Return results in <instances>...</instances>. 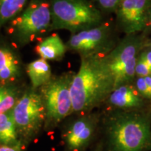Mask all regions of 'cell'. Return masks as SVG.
<instances>
[{"label":"cell","instance_id":"cell-16","mask_svg":"<svg viewBox=\"0 0 151 151\" xmlns=\"http://www.w3.org/2000/svg\"><path fill=\"white\" fill-rule=\"evenodd\" d=\"M30 0H0V29L18 16Z\"/></svg>","mask_w":151,"mask_h":151},{"label":"cell","instance_id":"cell-9","mask_svg":"<svg viewBox=\"0 0 151 151\" xmlns=\"http://www.w3.org/2000/svg\"><path fill=\"white\" fill-rule=\"evenodd\" d=\"M151 0H122L117 9L116 22L125 35L143 32Z\"/></svg>","mask_w":151,"mask_h":151},{"label":"cell","instance_id":"cell-7","mask_svg":"<svg viewBox=\"0 0 151 151\" xmlns=\"http://www.w3.org/2000/svg\"><path fill=\"white\" fill-rule=\"evenodd\" d=\"M145 43L143 35H125L109 53L105 55L106 61L114 78L115 88L131 84L136 78V64Z\"/></svg>","mask_w":151,"mask_h":151},{"label":"cell","instance_id":"cell-11","mask_svg":"<svg viewBox=\"0 0 151 151\" xmlns=\"http://www.w3.org/2000/svg\"><path fill=\"white\" fill-rule=\"evenodd\" d=\"M22 73L20 58L15 50L6 44H0V84L15 83Z\"/></svg>","mask_w":151,"mask_h":151},{"label":"cell","instance_id":"cell-24","mask_svg":"<svg viewBox=\"0 0 151 151\" xmlns=\"http://www.w3.org/2000/svg\"><path fill=\"white\" fill-rule=\"evenodd\" d=\"M145 80H146V82L147 85H148L149 90H150V94H151V75L145 77Z\"/></svg>","mask_w":151,"mask_h":151},{"label":"cell","instance_id":"cell-14","mask_svg":"<svg viewBox=\"0 0 151 151\" xmlns=\"http://www.w3.org/2000/svg\"><path fill=\"white\" fill-rule=\"evenodd\" d=\"M26 71L31 83L32 88L39 89L52 78L51 67L47 60L39 58L27 66Z\"/></svg>","mask_w":151,"mask_h":151},{"label":"cell","instance_id":"cell-15","mask_svg":"<svg viewBox=\"0 0 151 151\" xmlns=\"http://www.w3.org/2000/svg\"><path fill=\"white\" fill-rule=\"evenodd\" d=\"M20 143L18 131L11 111L1 113L0 114V145L14 146Z\"/></svg>","mask_w":151,"mask_h":151},{"label":"cell","instance_id":"cell-20","mask_svg":"<svg viewBox=\"0 0 151 151\" xmlns=\"http://www.w3.org/2000/svg\"><path fill=\"white\" fill-rule=\"evenodd\" d=\"M99 6L108 12H116L122 0H97Z\"/></svg>","mask_w":151,"mask_h":151},{"label":"cell","instance_id":"cell-23","mask_svg":"<svg viewBox=\"0 0 151 151\" xmlns=\"http://www.w3.org/2000/svg\"><path fill=\"white\" fill-rule=\"evenodd\" d=\"M151 32V5L149 8L148 15H147L146 22V27H145L144 31H143V35L145 33H148Z\"/></svg>","mask_w":151,"mask_h":151},{"label":"cell","instance_id":"cell-8","mask_svg":"<svg viewBox=\"0 0 151 151\" xmlns=\"http://www.w3.org/2000/svg\"><path fill=\"white\" fill-rule=\"evenodd\" d=\"M116 44L113 40L111 25L103 22L96 27L73 34L66 43L68 50L76 52L81 57L106 55Z\"/></svg>","mask_w":151,"mask_h":151},{"label":"cell","instance_id":"cell-22","mask_svg":"<svg viewBox=\"0 0 151 151\" xmlns=\"http://www.w3.org/2000/svg\"><path fill=\"white\" fill-rule=\"evenodd\" d=\"M22 146L21 144H17L14 146H4L0 145V151H22Z\"/></svg>","mask_w":151,"mask_h":151},{"label":"cell","instance_id":"cell-10","mask_svg":"<svg viewBox=\"0 0 151 151\" xmlns=\"http://www.w3.org/2000/svg\"><path fill=\"white\" fill-rule=\"evenodd\" d=\"M97 122V116L89 113L75 120L63 135L67 150L84 151L94 137Z\"/></svg>","mask_w":151,"mask_h":151},{"label":"cell","instance_id":"cell-21","mask_svg":"<svg viewBox=\"0 0 151 151\" xmlns=\"http://www.w3.org/2000/svg\"><path fill=\"white\" fill-rule=\"evenodd\" d=\"M139 55H140L151 67V48L144 46V48L141 50L140 53H139Z\"/></svg>","mask_w":151,"mask_h":151},{"label":"cell","instance_id":"cell-12","mask_svg":"<svg viewBox=\"0 0 151 151\" xmlns=\"http://www.w3.org/2000/svg\"><path fill=\"white\" fill-rule=\"evenodd\" d=\"M144 100L134 87L127 84L115 88L106 101L111 106L120 110H137L143 108Z\"/></svg>","mask_w":151,"mask_h":151},{"label":"cell","instance_id":"cell-5","mask_svg":"<svg viewBox=\"0 0 151 151\" xmlns=\"http://www.w3.org/2000/svg\"><path fill=\"white\" fill-rule=\"evenodd\" d=\"M51 24L50 4L46 0H30L24 10L8 23V32L19 46L32 42L49 31Z\"/></svg>","mask_w":151,"mask_h":151},{"label":"cell","instance_id":"cell-13","mask_svg":"<svg viewBox=\"0 0 151 151\" xmlns=\"http://www.w3.org/2000/svg\"><path fill=\"white\" fill-rule=\"evenodd\" d=\"M67 50L66 43L56 34L45 38L35 47V51L38 55L47 61L60 60Z\"/></svg>","mask_w":151,"mask_h":151},{"label":"cell","instance_id":"cell-2","mask_svg":"<svg viewBox=\"0 0 151 151\" xmlns=\"http://www.w3.org/2000/svg\"><path fill=\"white\" fill-rule=\"evenodd\" d=\"M109 151L151 150V114L137 110L111 113L106 121Z\"/></svg>","mask_w":151,"mask_h":151},{"label":"cell","instance_id":"cell-19","mask_svg":"<svg viewBox=\"0 0 151 151\" xmlns=\"http://www.w3.org/2000/svg\"><path fill=\"white\" fill-rule=\"evenodd\" d=\"M135 88L138 93L144 99H151V94L146 80L143 77H137L135 81Z\"/></svg>","mask_w":151,"mask_h":151},{"label":"cell","instance_id":"cell-6","mask_svg":"<svg viewBox=\"0 0 151 151\" xmlns=\"http://www.w3.org/2000/svg\"><path fill=\"white\" fill-rule=\"evenodd\" d=\"M74 74L67 72L52 76L48 83L39 88L46 112V129H52L73 113L70 88Z\"/></svg>","mask_w":151,"mask_h":151},{"label":"cell","instance_id":"cell-3","mask_svg":"<svg viewBox=\"0 0 151 151\" xmlns=\"http://www.w3.org/2000/svg\"><path fill=\"white\" fill-rule=\"evenodd\" d=\"M49 31L65 29L72 35L102 23L99 9L89 0H50Z\"/></svg>","mask_w":151,"mask_h":151},{"label":"cell","instance_id":"cell-25","mask_svg":"<svg viewBox=\"0 0 151 151\" xmlns=\"http://www.w3.org/2000/svg\"><path fill=\"white\" fill-rule=\"evenodd\" d=\"M145 47H148V48H151V39L148 41H146V43H145Z\"/></svg>","mask_w":151,"mask_h":151},{"label":"cell","instance_id":"cell-1","mask_svg":"<svg viewBox=\"0 0 151 151\" xmlns=\"http://www.w3.org/2000/svg\"><path fill=\"white\" fill-rule=\"evenodd\" d=\"M114 88V78L105 55L81 57L80 67L70 88L73 113L88 114L107 100Z\"/></svg>","mask_w":151,"mask_h":151},{"label":"cell","instance_id":"cell-4","mask_svg":"<svg viewBox=\"0 0 151 151\" xmlns=\"http://www.w3.org/2000/svg\"><path fill=\"white\" fill-rule=\"evenodd\" d=\"M11 113L22 146L29 144L44 128L46 109L40 92L37 90L30 88L24 91Z\"/></svg>","mask_w":151,"mask_h":151},{"label":"cell","instance_id":"cell-26","mask_svg":"<svg viewBox=\"0 0 151 151\" xmlns=\"http://www.w3.org/2000/svg\"><path fill=\"white\" fill-rule=\"evenodd\" d=\"M94 151H101V147H97V148Z\"/></svg>","mask_w":151,"mask_h":151},{"label":"cell","instance_id":"cell-18","mask_svg":"<svg viewBox=\"0 0 151 151\" xmlns=\"http://www.w3.org/2000/svg\"><path fill=\"white\" fill-rule=\"evenodd\" d=\"M135 74L137 77H145L151 75V67L139 55L135 67Z\"/></svg>","mask_w":151,"mask_h":151},{"label":"cell","instance_id":"cell-17","mask_svg":"<svg viewBox=\"0 0 151 151\" xmlns=\"http://www.w3.org/2000/svg\"><path fill=\"white\" fill-rule=\"evenodd\" d=\"M22 94L15 83L0 84V114L12 110Z\"/></svg>","mask_w":151,"mask_h":151}]
</instances>
